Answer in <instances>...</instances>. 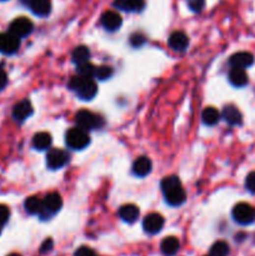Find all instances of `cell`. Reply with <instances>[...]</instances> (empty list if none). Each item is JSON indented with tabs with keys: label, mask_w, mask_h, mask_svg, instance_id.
Segmentation results:
<instances>
[{
	"label": "cell",
	"mask_w": 255,
	"mask_h": 256,
	"mask_svg": "<svg viewBox=\"0 0 255 256\" xmlns=\"http://www.w3.org/2000/svg\"><path fill=\"white\" fill-rule=\"evenodd\" d=\"M162 189L163 193H164L165 200L171 206H179L187 199L185 191L181 187L180 179L178 177H175V175L165 178L162 181Z\"/></svg>",
	"instance_id": "obj_1"
},
{
	"label": "cell",
	"mask_w": 255,
	"mask_h": 256,
	"mask_svg": "<svg viewBox=\"0 0 255 256\" xmlns=\"http://www.w3.org/2000/svg\"><path fill=\"white\" fill-rule=\"evenodd\" d=\"M69 86L83 100H91L98 93V86H96L93 77H84L80 75L73 77L70 83H69Z\"/></svg>",
	"instance_id": "obj_2"
},
{
	"label": "cell",
	"mask_w": 255,
	"mask_h": 256,
	"mask_svg": "<svg viewBox=\"0 0 255 256\" xmlns=\"http://www.w3.org/2000/svg\"><path fill=\"white\" fill-rule=\"evenodd\" d=\"M65 141L69 148H72L74 150H82L89 145L90 138H89V134L86 130L78 127L73 128V129H70L66 132Z\"/></svg>",
	"instance_id": "obj_3"
},
{
	"label": "cell",
	"mask_w": 255,
	"mask_h": 256,
	"mask_svg": "<svg viewBox=\"0 0 255 256\" xmlns=\"http://www.w3.org/2000/svg\"><path fill=\"white\" fill-rule=\"evenodd\" d=\"M75 120L78 123V127L82 128L84 130H94V129H100L104 124L103 119L100 118L96 114L91 113V111L88 110H80L77 113V116H75Z\"/></svg>",
	"instance_id": "obj_4"
},
{
	"label": "cell",
	"mask_w": 255,
	"mask_h": 256,
	"mask_svg": "<svg viewBox=\"0 0 255 256\" xmlns=\"http://www.w3.org/2000/svg\"><path fill=\"white\" fill-rule=\"evenodd\" d=\"M233 218L236 223L242 225H248L255 221V207L247 203H240L233 209Z\"/></svg>",
	"instance_id": "obj_5"
},
{
	"label": "cell",
	"mask_w": 255,
	"mask_h": 256,
	"mask_svg": "<svg viewBox=\"0 0 255 256\" xmlns=\"http://www.w3.org/2000/svg\"><path fill=\"white\" fill-rule=\"evenodd\" d=\"M31 31H33V23H31V20L24 17L17 18L15 20H13L10 26H9V33H11L19 39L28 36Z\"/></svg>",
	"instance_id": "obj_6"
},
{
	"label": "cell",
	"mask_w": 255,
	"mask_h": 256,
	"mask_svg": "<svg viewBox=\"0 0 255 256\" xmlns=\"http://www.w3.org/2000/svg\"><path fill=\"white\" fill-rule=\"evenodd\" d=\"M20 47V39L13 35L11 33H1L0 34V52L3 54H14L17 52Z\"/></svg>",
	"instance_id": "obj_7"
},
{
	"label": "cell",
	"mask_w": 255,
	"mask_h": 256,
	"mask_svg": "<svg viewBox=\"0 0 255 256\" xmlns=\"http://www.w3.org/2000/svg\"><path fill=\"white\" fill-rule=\"evenodd\" d=\"M164 226V219L160 214L157 212H151L146 215L143 221V228L148 234H157Z\"/></svg>",
	"instance_id": "obj_8"
},
{
	"label": "cell",
	"mask_w": 255,
	"mask_h": 256,
	"mask_svg": "<svg viewBox=\"0 0 255 256\" xmlns=\"http://www.w3.org/2000/svg\"><path fill=\"white\" fill-rule=\"evenodd\" d=\"M69 156L64 150L52 149L47 155V164L50 169H60L68 163Z\"/></svg>",
	"instance_id": "obj_9"
},
{
	"label": "cell",
	"mask_w": 255,
	"mask_h": 256,
	"mask_svg": "<svg viewBox=\"0 0 255 256\" xmlns=\"http://www.w3.org/2000/svg\"><path fill=\"white\" fill-rule=\"evenodd\" d=\"M121 23H123L121 17L116 13V11L108 10L102 15L103 26L109 31L118 30V29L121 26Z\"/></svg>",
	"instance_id": "obj_10"
},
{
	"label": "cell",
	"mask_w": 255,
	"mask_h": 256,
	"mask_svg": "<svg viewBox=\"0 0 255 256\" xmlns=\"http://www.w3.org/2000/svg\"><path fill=\"white\" fill-rule=\"evenodd\" d=\"M44 210L40 215H44L45 212L48 214H55L60 210L61 205H63V200L61 196L58 193H50L45 196L44 200Z\"/></svg>",
	"instance_id": "obj_11"
},
{
	"label": "cell",
	"mask_w": 255,
	"mask_h": 256,
	"mask_svg": "<svg viewBox=\"0 0 255 256\" xmlns=\"http://www.w3.org/2000/svg\"><path fill=\"white\" fill-rule=\"evenodd\" d=\"M33 114V106L29 100H22L13 109V118L18 121L27 120Z\"/></svg>",
	"instance_id": "obj_12"
},
{
	"label": "cell",
	"mask_w": 255,
	"mask_h": 256,
	"mask_svg": "<svg viewBox=\"0 0 255 256\" xmlns=\"http://www.w3.org/2000/svg\"><path fill=\"white\" fill-rule=\"evenodd\" d=\"M189 45V38L184 31H174L169 36V47L175 51H183Z\"/></svg>",
	"instance_id": "obj_13"
},
{
	"label": "cell",
	"mask_w": 255,
	"mask_h": 256,
	"mask_svg": "<svg viewBox=\"0 0 255 256\" xmlns=\"http://www.w3.org/2000/svg\"><path fill=\"white\" fill-rule=\"evenodd\" d=\"M230 65L233 68H242V69H245L248 66L253 65L254 63V56L253 54L248 51H240V52H235L234 55L230 56V60H229Z\"/></svg>",
	"instance_id": "obj_14"
},
{
	"label": "cell",
	"mask_w": 255,
	"mask_h": 256,
	"mask_svg": "<svg viewBox=\"0 0 255 256\" xmlns=\"http://www.w3.org/2000/svg\"><path fill=\"white\" fill-rule=\"evenodd\" d=\"M223 118L230 125H240L243 121L242 113L234 105H227L223 110Z\"/></svg>",
	"instance_id": "obj_15"
},
{
	"label": "cell",
	"mask_w": 255,
	"mask_h": 256,
	"mask_svg": "<svg viewBox=\"0 0 255 256\" xmlns=\"http://www.w3.org/2000/svg\"><path fill=\"white\" fill-rule=\"evenodd\" d=\"M114 6L124 11H140L145 6V0H115Z\"/></svg>",
	"instance_id": "obj_16"
},
{
	"label": "cell",
	"mask_w": 255,
	"mask_h": 256,
	"mask_svg": "<svg viewBox=\"0 0 255 256\" xmlns=\"http://www.w3.org/2000/svg\"><path fill=\"white\" fill-rule=\"evenodd\" d=\"M151 171V160L146 156H140L133 164V173L137 177H146Z\"/></svg>",
	"instance_id": "obj_17"
},
{
	"label": "cell",
	"mask_w": 255,
	"mask_h": 256,
	"mask_svg": "<svg viewBox=\"0 0 255 256\" xmlns=\"http://www.w3.org/2000/svg\"><path fill=\"white\" fill-rule=\"evenodd\" d=\"M119 216L125 223H134L139 218V207L134 204L123 205L119 210Z\"/></svg>",
	"instance_id": "obj_18"
},
{
	"label": "cell",
	"mask_w": 255,
	"mask_h": 256,
	"mask_svg": "<svg viewBox=\"0 0 255 256\" xmlns=\"http://www.w3.org/2000/svg\"><path fill=\"white\" fill-rule=\"evenodd\" d=\"M30 9L34 14L38 17H47L52 10V3L50 0H33L30 3Z\"/></svg>",
	"instance_id": "obj_19"
},
{
	"label": "cell",
	"mask_w": 255,
	"mask_h": 256,
	"mask_svg": "<svg viewBox=\"0 0 255 256\" xmlns=\"http://www.w3.org/2000/svg\"><path fill=\"white\" fill-rule=\"evenodd\" d=\"M229 80L234 86H244L248 83V75L245 73V69L242 68H231L230 73H229Z\"/></svg>",
	"instance_id": "obj_20"
},
{
	"label": "cell",
	"mask_w": 255,
	"mask_h": 256,
	"mask_svg": "<svg viewBox=\"0 0 255 256\" xmlns=\"http://www.w3.org/2000/svg\"><path fill=\"white\" fill-rule=\"evenodd\" d=\"M179 240L174 236H168L165 237L164 240L160 244V250L164 255L167 256H171L179 250Z\"/></svg>",
	"instance_id": "obj_21"
},
{
	"label": "cell",
	"mask_w": 255,
	"mask_h": 256,
	"mask_svg": "<svg viewBox=\"0 0 255 256\" xmlns=\"http://www.w3.org/2000/svg\"><path fill=\"white\" fill-rule=\"evenodd\" d=\"M25 210L29 214H41L44 210V201L38 196H30L25 200Z\"/></svg>",
	"instance_id": "obj_22"
},
{
	"label": "cell",
	"mask_w": 255,
	"mask_h": 256,
	"mask_svg": "<svg viewBox=\"0 0 255 256\" xmlns=\"http://www.w3.org/2000/svg\"><path fill=\"white\" fill-rule=\"evenodd\" d=\"M52 145V136L48 132H38L33 138V146L36 150H45Z\"/></svg>",
	"instance_id": "obj_23"
},
{
	"label": "cell",
	"mask_w": 255,
	"mask_h": 256,
	"mask_svg": "<svg viewBox=\"0 0 255 256\" xmlns=\"http://www.w3.org/2000/svg\"><path fill=\"white\" fill-rule=\"evenodd\" d=\"M73 61H74L77 65H80V64L88 63L89 59H90V50H89L88 47H78L77 49L73 51Z\"/></svg>",
	"instance_id": "obj_24"
},
{
	"label": "cell",
	"mask_w": 255,
	"mask_h": 256,
	"mask_svg": "<svg viewBox=\"0 0 255 256\" xmlns=\"http://www.w3.org/2000/svg\"><path fill=\"white\" fill-rule=\"evenodd\" d=\"M201 118H203V121L204 124L206 125H215L219 121L220 119V113L219 111L215 109V107H206L205 110L203 111V115H201Z\"/></svg>",
	"instance_id": "obj_25"
},
{
	"label": "cell",
	"mask_w": 255,
	"mask_h": 256,
	"mask_svg": "<svg viewBox=\"0 0 255 256\" xmlns=\"http://www.w3.org/2000/svg\"><path fill=\"white\" fill-rule=\"evenodd\" d=\"M229 254V245L225 241H217L210 248V256H227Z\"/></svg>",
	"instance_id": "obj_26"
},
{
	"label": "cell",
	"mask_w": 255,
	"mask_h": 256,
	"mask_svg": "<svg viewBox=\"0 0 255 256\" xmlns=\"http://www.w3.org/2000/svg\"><path fill=\"white\" fill-rule=\"evenodd\" d=\"M78 72H79L80 77H95V72H96V68L90 64L88 63H84V64H80L78 65Z\"/></svg>",
	"instance_id": "obj_27"
},
{
	"label": "cell",
	"mask_w": 255,
	"mask_h": 256,
	"mask_svg": "<svg viewBox=\"0 0 255 256\" xmlns=\"http://www.w3.org/2000/svg\"><path fill=\"white\" fill-rule=\"evenodd\" d=\"M113 75V69L110 66H99L96 68V72H95V77H98L99 80H107L109 79L110 77Z\"/></svg>",
	"instance_id": "obj_28"
},
{
	"label": "cell",
	"mask_w": 255,
	"mask_h": 256,
	"mask_svg": "<svg viewBox=\"0 0 255 256\" xmlns=\"http://www.w3.org/2000/svg\"><path fill=\"white\" fill-rule=\"evenodd\" d=\"M187 3L190 10L195 11V13L201 11L204 6H205V0H187Z\"/></svg>",
	"instance_id": "obj_29"
},
{
	"label": "cell",
	"mask_w": 255,
	"mask_h": 256,
	"mask_svg": "<svg viewBox=\"0 0 255 256\" xmlns=\"http://www.w3.org/2000/svg\"><path fill=\"white\" fill-rule=\"evenodd\" d=\"M10 211L5 205H0V226H3L9 220Z\"/></svg>",
	"instance_id": "obj_30"
},
{
	"label": "cell",
	"mask_w": 255,
	"mask_h": 256,
	"mask_svg": "<svg viewBox=\"0 0 255 256\" xmlns=\"http://www.w3.org/2000/svg\"><path fill=\"white\" fill-rule=\"evenodd\" d=\"M245 186L250 193H255V171L250 173L245 180Z\"/></svg>",
	"instance_id": "obj_31"
},
{
	"label": "cell",
	"mask_w": 255,
	"mask_h": 256,
	"mask_svg": "<svg viewBox=\"0 0 255 256\" xmlns=\"http://www.w3.org/2000/svg\"><path fill=\"white\" fill-rule=\"evenodd\" d=\"M130 43H132V45H134V47H140V45H143L144 43H145V36L140 33L133 34L132 39H130Z\"/></svg>",
	"instance_id": "obj_32"
},
{
	"label": "cell",
	"mask_w": 255,
	"mask_h": 256,
	"mask_svg": "<svg viewBox=\"0 0 255 256\" xmlns=\"http://www.w3.org/2000/svg\"><path fill=\"white\" fill-rule=\"evenodd\" d=\"M74 256H96V255L95 253H94V250H91L90 248H88V246H82V248H79L77 251H75Z\"/></svg>",
	"instance_id": "obj_33"
},
{
	"label": "cell",
	"mask_w": 255,
	"mask_h": 256,
	"mask_svg": "<svg viewBox=\"0 0 255 256\" xmlns=\"http://www.w3.org/2000/svg\"><path fill=\"white\" fill-rule=\"evenodd\" d=\"M53 245H54V244H53V240L49 237V239H47L44 242H43V244H41V246H40V253H41V254L49 253V251H52Z\"/></svg>",
	"instance_id": "obj_34"
},
{
	"label": "cell",
	"mask_w": 255,
	"mask_h": 256,
	"mask_svg": "<svg viewBox=\"0 0 255 256\" xmlns=\"http://www.w3.org/2000/svg\"><path fill=\"white\" fill-rule=\"evenodd\" d=\"M6 83H8V77H6V73L4 72V69L0 66V90H3L5 88Z\"/></svg>",
	"instance_id": "obj_35"
},
{
	"label": "cell",
	"mask_w": 255,
	"mask_h": 256,
	"mask_svg": "<svg viewBox=\"0 0 255 256\" xmlns=\"http://www.w3.org/2000/svg\"><path fill=\"white\" fill-rule=\"evenodd\" d=\"M23 4H25V5H30V3L33 1V0H20Z\"/></svg>",
	"instance_id": "obj_36"
},
{
	"label": "cell",
	"mask_w": 255,
	"mask_h": 256,
	"mask_svg": "<svg viewBox=\"0 0 255 256\" xmlns=\"http://www.w3.org/2000/svg\"><path fill=\"white\" fill-rule=\"evenodd\" d=\"M8 256H22V255H19V254H9Z\"/></svg>",
	"instance_id": "obj_37"
},
{
	"label": "cell",
	"mask_w": 255,
	"mask_h": 256,
	"mask_svg": "<svg viewBox=\"0 0 255 256\" xmlns=\"http://www.w3.org/2000/svg\"><path fill=\"white\" fill-rule=\"evenodd\" d=\"M0 231H1V226H0Z\"/></svg>",
	"instance_id": "obj_38"
}]
</instances>
